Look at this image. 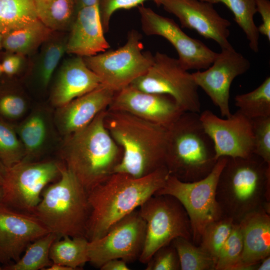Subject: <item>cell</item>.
<instances>
[{
    "label": "cell",
    "mask_w": 270,
    "mask_h": 270,
    "mask_svg": "<svg viewBox=\"0 0 270 270\" xmlns=\"http://www.w3.org/2000/svg\"><path fill=\"white\" fill-rule=\"evenodd\" d=\"M170 174L165 166L139 178L116 172L88 190L90 213L86 238L90 241L104 235L114 224L155 194Z\"/></svg>",
    "instance_id": "obj_1"
},
{
    "label": "cell",
    "mask_w": 270,
    "mask_h": 270,
    "mask_svg": "<svg viewBox=\"0 0 270 270\" xmlns=\"http://www.w3.org/2000/svg\"><path fill=\"white\" fill-rule=\"evenodd\" d=\"M104 125L122 148L115 172L142 177L164 166L167 128L126 112L106 110Z\"/></svg>",
    "instance_id": "obj_2"
},
{
    "label": "cell",
    "mask_w": 270,
    "mask_h": 270,
    "mask_svg": "<svg viewBox=\"0 0 270 270\" xmlns=\"http://www.w3.org/2000/svg\"><path fill=\"white\" fill-rule=\"evenodd\" d=\"M106 110L100 112L84 128L67 136L64 148L65 166L86 191L114 173L122 158V148L105 126Z\"/></svg>",
    "instance_id": "obj_3"
},
{
    "label": "cell",
    "mask_w": 270,
    "mask_h": 270,
    "mask_svg": "<svg viewBox=\"0 0 270 270\" xmlns=\"http://www.w3.org/2000/svg\"><path fill=\"white\" fill-rule=\"evenodd\" d=\"M168 129L164 166L170 174L184 182L206 176L218 160L200 114L184 112Z\"/></svg>",
    "instance_id": "obj_4"
},
{
    "label": "cell",
    "mask_w": 270,
    "mask_h": 270,
    "mask_svg": "<svg viewBox=\"0 0 270 270\" xmlns=\"http://www.w3.org/2000/svg\"><path fill=\"white\" fill-rule=\"evenodd\" d=\"M90 213L86 190L64 165L58 180L44 189L32 214L58 238H86Z\"/></svg>",
    "instance_id": "obj_5"
},
{
    "label": "cell",
    "mask_w": 270,
    "mask_h": 270,
    "mask_svg": "<svg viewBox=\"0 0 270 270\" xmlns=\"http://www.w3.org/2000/svg\"><path fill=\"white\" fill-rule=\"evenodd\" d=\"M270 164L252 154L228 158L219 177L216 197L221 208L233 217L254 210L270 184Z\"/></svg>",
    "instance_id": "obj_6"
},
{
    "label": "cell",
    "mask_w": 270,
    "mask_h": 270,
    "mask_svg": "<svg viewBox=\"0 0 270 270\" xmlns=\"http://www.w3.org/2000/svg\"><path fill=\"white\" fill-rule=\"evenodd\" d=\"M228 157H220L212 171L204 178L184 182L170 174L156 194H168L176 198L184 208L190 220L192 236L200 240L206 228L222 218V210L216 200L218 183Z\"/></svg>",
    "instance_id": "obj_7"
},
{
    "label": "cell",
    "mask_w": 270,
    "mask_h": 270,
    "mask_svg": "<svg viewBox=\"0 0 270 270\" xmlns=\"http://www.w3.org/2000/svg\"><path fill=\"white\" fill-rule=\"evenodd\" d=\"M146 224L144 243L139 261L146 264L159 248L178 237L190 240L188 216L181 204L168 194H154L138 208Z\"/></svg>",
    "instance_id": "obj_8"
},
{
    "label": "cell",
    "mask_w": 270,
    "mask_h": 270,
    "mask_svg": "<svg viewBox=\"0 0 270 270\" xmlns=\"http://www.w3.org/2000/svg\"><path fill=\"white\" fill-rule=\"evenodd\" d=\"M143 50L141 35L132 30L122 46L83 58L102 84L116 92L130 86L152 66L154 55Z\"/></svg>",
    "instance_id": "obj_9"
},
{
    "label": "cell",
    "mask_w": 270,
    "mask_h": 270,
    "mask_svg": "<svg viewBox=\"0 0 270 270\" xmlns=\"http://www.w3.org/2000/svg\"><path fill=\"white\" fill-rule=\"evenodd\" d=\"M61 167L54 161L30 162L26 160L4 166L0 178V202L32 214L44 189L60 176Z\"/></svg>",
    "instance_id": "obj_10"
},
{
    "label": "cell",
    "mask_w": 270,
    "mask_h": 270,
    "mask_svg": "<svg viewBox=\"0 0 270 270\" xmlns=\"http://www.w3.org/2000/svg\"><path fill=\"white\" fill-rule=\"evenodd\" d=\"M141 90L171 96L184 112L200 113L198 86L178 58L156 52L148 70L130 84Z\"/></svg>",
    "instance_id": "obj_11"
},
{
    "label": "cell",
    "mask_w": 270,
    "mask_h": 270,
    "mask_svg": "<svg viewBox=\"0 0 270 270\" xmlns=\"http://www.w3.org/2000/svg\"><path fill=\"white\" fill-rule=\"evenodd\" d=\"M146 232V222L138 208L114 224L102 236L88 240V262L100 268L112 259L127 263L138 260Z\"/></svg>",
    "instance_id": "obj_12"
},
{
    "label": "cell",
    "mask_w": 270,
    "mask_h": 270,
    "mask_svg": "<svg viewBox=\"0 0 270 270\" xmlns=\"http://www.w3.org/2000/svg\"><path fill=\"white\" fill-rule=\"evenodd\" d=\"M138 9L144 33L162 36L170 42L178 52L180 64L186 70H200L210 66L217 52L202 41L187 35L172 19L142 5Z\"/></svg>",
    "instance_id": "obj_13"
},
{
    "label": "cell",
    "mask_w": 270,
    "mask_h": 270,
    "mask_svg": "<svg viewBox=\"0 0 270 270\" xmlns=\"http://www.w3.org/2000/svg\"><path fill=\"white\" fill-rule=\"evenodd\" d=\"M200 118L213 142L217 160L222 156L246 158L254 154L252 120L239 110L226 118L207 110L200 114Z\"/></svg>",
    "instance_id": "obj_14"
},
{
    "label": "cell",
    "mask_w": 270,
    "mask_h": 270,
    "mask_svg": "<svg viewBox=\"0 0 270 270\" xmlns=\"http://www.w3.org/2000/svg\"><path fill=\"white\" fill-rule=\"evenodd\" d=\"M221 49L210 66L204 71L192 72V75L198 87L218 108L221 116L228 118L232 114L229 106L231 84L236 77L249 70L250 64L232 46Z\"/></svg>",
    "instance_id": "obj_15"
},
{
    "label": "cell",
    "mask_w": 270,
    "mask_h": 270,
    "mask_svg": "<svg viewBox=\"0 0 270 270\" xmlns=\"http://www.w3.org/2000/svg\"><path fill=\"white\" fill-rule=\"evenodd\" d=\"M108 110L126 112L167 128L184 112L171 96L130 85L114 92Z\"/></svg>",
    "instance_id": "obj_16"
},
{
    "label": "cell",
    "mask_w": 270,
    "mask_h": 270,
    "mask_svg": "<svg viewBox=\"0 0 270 270\" xmlns=\"http://www.w3.org/2000/svg\"><path fill=\"white\" fill-rule=\"evenodd\" d=\"M213 5L202 0H159L158 6L175 16L182 28L212 40L221 48H229L232 46L228 40L230 22L221 16Z\"/></svg>",
    "instance_id": "obj_17"
},
{
    "label": "cell",
    "mask_w": 270,
    "mask_h": 270,
    "mask_svg": "<svg viewBox=\"0 0 270 270\" xmlns=\"http://www.w3.org/2000/svg\"><path fill=\"white\" fill-rule=\"evenodd\" d=\"M50 232L32 213L18 210L0 202V263L18 260L28 246Z\"/></svg>",
    "instance_id": "obj_18"
},
{
    "label": "cell",
    "mask_w": 270,
    "mask_h": 270,
    "mask_svg": "<svg viewBox=\"0 0 270 270\" xmlns=\"http://www.w3.org/2000/svg\"><path fill=\"white\" fill-rule=\"evenodd\" d=\"M104 34L98 4L81 8L72 23L66 52L84 58L104 52L110 46Z\"/></svg>",
    "instance_id": "obj_19"
},
{
    "label": "cell",
    "mask_w": 270,
    "mask_h": 270,
    "mask_svg": "<svg viewBox=\"0 0 270 270\" xmlns=\"http://www.w3.org/2000/svg\"><path fill=\"white\" fill-rule=\"evenodd\" d=\"M114 92L102 84L60 107L57 120L63 134L68 136L88 124L108 108Z\"/></svg>",
    "instance_id": "obj_20"
},
{
    "label": "cell",
    "mask_w": 270,
    "mask_h": 270,
    "mask_svg": "<svg viewBox=\"0 0 270 270\" xmlns=\"http://www.w3.org/2000/svg\"><path fill=\"white\" fill-rule=\"evenodd\" d=\"M102 85L98 76L76 56L63 66L52 95V103L60 107Z\"/></svg>",
    "instance_id": "obj_21"
},
{
    "label": "cell",
    "mask_w": 270,
    "mask_h": 270,
    "mask_svg": "<svg viewBox=\"0 0 270 270\" xmlns=\"http://www.w3.org/2000/svg\"><path fill=\"white\" fill-rule=\"evenodd\" d=\"M239 226L243 248L237 270L248 269L270 256V216L254 210L244 216Z\"/></svg>",
    "instance_id": "obj_22"
},
{
    "label": "cell",
    "mask_w": 270,
    "mask_h": 270,
    "mask_svg": "<svg viewBox=\"0 0 270 270\" xmlns=\"http://www.w3.org/2000/svg\"><path fill=\"white\" fill-rule=\"evenodd\" d=\"M52 30L39 20L3 36L2 47L18 55L35 50L50 38Z\"/></svg>",
    "instance_id": "obj_23"
},
{
    "label": "cell",
    "mask_w": 270,
    "mask_h": 270,
    "mask_svg": "<svg viewBox=\"0 0 270 270\" xmlns=\"http://www.w3.org/2000/svg\"><path fill=\"white\" fill-rule=\"evenodd\" d=\"M88 240L85 237L64 236L52 244L50 257L53 263L67 266L72 270L88 262Z\"/></svg>",
    "instance_id": "obj_24"
},
{
    "label": "cell",
    "mask_w": 270,
    "mask_h": 270,
    "mask_svg": "<svg viewBox=\"0 0 270 270\" xmlns=\"http://www.w3.org/2000/svg\"><path fill=\"white\" fill-rule=\"evenodd\" d=\"M38 19L52 30L72 26L77 9L74 0H34Z\"/></svg>",
    "instance_id": "obj_25"
},
{
    "label": "cell",
    "mask_w": 270,
    "mask_h": 270,
    "mask_svg": "<svg viewBox=\"0 0 270 270\" xmlns=\"http://www.w3.org/2000/svg\"><path fill=\"white\" fill-rule=\"evenodd\" d=\"M38 20L34 0H0V33L2 36Z\"/></svg>",
    "instance_id": "obj_26"
},
{
    "label": "cell",
    "mask_w": 270,
    "mask_h": 270,
    "mask_svg": "<svg viewBox=\"0 0 270 270\" xmlns=\"http://www.w3.org/2000/svg\"><path fill=\"white\" fill-rule=\"evenodd\" d=\"M58 238L49 232L30 244L20 259L12 264H6L5 270H39L45 269L52 262L50 257V246Z\"/></svg>",
    "instance_id": "obj_27"
},
{
    "label": "cell",
    "mask_w": 270,
    "mask_h": 270,
    "mask_svg": "<svg viewBox=\"0 0 270 270\" xmlns=\"http://www.w3.org/2000/svg\"><path fill=\"white\" fill-rule=\"evenodd\" d=\"M212 4L222 3L233 14L234 20L242 30L248 41L250 48L258 50L260 34L254 18L256 12L255 0H202Z\"/></svg>",
    "instance_id": "obj_28"
},
{
    "label": "cell",
    "mask_w": 270,
    "mask_h": 270,
    "mask_svg": "<svg viewBox=\"0 0 270 270\" xmlns=\"http://www.w3.org/2000/svg\"><path fill=\"white\" fill-rule=\"evenodd\" d=\"M235 105L246 116L252 120L270 116V77L253 90L237 94Z\"/></svg>",
    "instance_id": "obj_29"
},
{
    "label": "cell",
    "mask_w": 270,
    "mask_h": 270,
    "mask_svg": "<svg viewBox=\"0 0 270 270\" xmlns=\"http://www.w3.org/2000/svg\"><path fill=\"white\" fill-rule=\"evenodd\" d=\"M171 244L178 255L182 270H212L215 268L212 256L201 246H196L189 240L178 237Z\"/></svg>",
    "instance_id": "obj_30"
},
{
    "label": "cell",
    "mask_w": 270,
    "mask_h": 270,
    "mask_svg": "<svg viewBox=\"0 0 270 270\" xmlns=\"http://www.w3.org/2000/svg\"><path fill=\"white\" fill-rule=\"evenodd\" d=\"M18 133L26 156L38 152L46 140L47 126L44 118L40 114H32L20 126Z\"/></svg>",
    "instance_id": "obj_31"
},
{
    "label": "cell",
    "mask_w": 270,
    "mask_h": 270,
    "mask_svg": "<svg viewBox=\"0 0 270 270\" xmlns=\"http://www.w3.org/2000/svg\"><path fill=\"white\" fill-rule=\"evenodd\" d=\"M234 226L230 217L221 218L209 224L204 229L200 246L214 258L215 263L218 255L230 236Z\"/></svg>",
    "instance_id": "obj_32"
},
{
    "label": "cell",
    "mask_w": 270,
    "mask_h": 270,
    "mask_svg": "<svg viewBox=\"0 0 270 270\" xmlns=\"http://www.w3.org/2000/svg\"><path fill=\"white\" fill-rule=\"evenodd\" d=\"M25 156L24 148L16 133L0 120V162L8 167L24 160Z\"/></svg>",
    "instance_id": "obj_33"
},
{
    "label": "cell",
    "mask_w": 270,
    "mask_h": 270,
    "mask_svg": "<svg viewBox=\"0 0 270 270\" xmlns=\"http://www.w3.org/2000/svg\"><path fill=\"white\" fill-rule=\"evenodd\" d=\"M243 248L241 230L239 224L234 228L220 249L215 263L216 270H237Z\"/></svg>",
    "instance_id": "obj_34"
},
{
    "label": "cell",
    "mask_w": 270,
    "mask_h": 270,
    "mask_svg": "<svg viewBox=\"0 0 270 270\" xmlns=\"http://www.w3.org/2000/svg\"><path fill=\"white\" fill-rule=\"evenodd\" d=\"M66 50V41L58 38L48 40L43 52L40 65L39 77L44 86H47L50 83L53 73Z\"/></svg>",
    "instance_id": "obj_35"
},
{
    "label": "cell",
    "mask_w": 270,
    "mask_h": 270,
    "mask_svg": "<svg viewBox=\"0 0 270 270\" xmlns=\"http://www.w3.org/2000/svg\"><path fill=\"white\" fill-rule=\"evenodd\" d=\"M254 154L270 164V116L252 120Z\"/></svg>",
    "instance_id": "obj_36"
},
{
    "label": "cell",
    "mask_w": 270,
    "mask_h": 270,
    "mask_svg": "<svg viewBox=\"0 0 270 270\" xmlns=\"http://www.w3.org/2000/svg\"><path fill=\"white\" fill-rule=\"evenodd\" d=\"M146 264V270H180L178 255L172 244L157 250Z\"/></svg>",
    "instance_id": "obj_37"
},
{
    "label": "cell",
    "mask_w": 270,
    "mask_h": 270,
    "mask_svg": "<svg viewBox=\"0 0 270 270\" xmlns=\"http://www.w3.org/2000/svg\"><path fill=\"white\" fill-rule=\"evenodd\" d=\"M147 0H100L98 6L104 33L109 29L113 14L119 10H128L142 5ZM158 6L159 0H152Z\"/></svg>",
    "instance_id": "obj_38"
},
{
    "label": "cell",
    "mask_w": 270,
    "mask_h": 270,
    "mask_svg": "<svg viewBox=\"0 0 270 270\" xmlns=\"http://www.w3.org/2000/svg\"><path fill=\"white\" fill-rule=\"evenodd\" d=\"M26 106L24 99L21 96L8 94L0 98V113L10 118H18L25 112Z\"/></svg>",
    "instance_id": "obj_39"
},
{
    "label": "cell",
    "mask_w": 270,
    "mask_h": 270,
    "mask_svg": "<svg viewBox=\"0 0 270 270\" xmlns=\"http://www.w3.org/2000/svg\"><path fill=\"white\" fill-rule=\"evenodd\" d=\"M256 12L261 16L262 23L258 27L260 34L266 36L270 42V1L255 0Z\"/></svg>",
    "instance_id": "obj_40"
},
{
    "label": "cell",
    "mask_w": 270,
    "mask_h": 270,
    "mask_svg": "<svg viewBox=\"0 0 270 270\" xmlns=\"http://www.w3.org/2000/svg\"><path fill=\"white\" fill-rule=\"evenodd\" d=\"M22 64L21 58L18 54L6 56L1 64L2 73L11 76L19 70Z\"/></svg>",
    "instance_id": "obj_41"
},
{
    "label": "cell",
    "mask_w": 270,
    "mask_h": 270,
    "mask_svg": "<svg viewBox=\"0 0 270 270\" xmlns=\"http://www.w3.org/2000/svg\"><path fill=\"white\" fill-rule=\"evenodd\" d=\"M101 270H130L127 262L124 260L116 258L105 262L100 268Z\"/></svg>",
    "instance_id": "obj_42"
},
{
    "label": "cell",
    "mask_w": 270,
    "mask_h": 270,
    "mask_svg": "<svg viewBox=\"0 0 270 270\" xmlns=\"http://www.w3.org/2000/svg\"><path fill=\"white\" fill-rule=\"evenodd\" d=\"M77 10L81 8L98 4L100 0H74Z\"/></svg>",
    "instance_id": "obj_43"
},
{
    "label": "cell",
    "mask_w": 270,
    "mask_h": 270,
    "mask_svg": "<svg viewBox=\"0 0 270 270\" xmlns=\"http://www.w3.org/2000/svg\"><path fill=\"white\" fill-rule=\"evenodd\" d=\"M258 268V270H270V258L268 256L264 258L261 262Z\"/></svg>",
    "instance_id": "obj_44"
},
{
    "label": "cell",
    "mask_w": 270,
    "mask_h": 270,
    "mask_svg": "<svg viewBox=\"0 0 270 270\" xmlns=\"http://www.w3.org/2000/svg\"><path fill=\"white\" fill-rule=\"evenodd\" d=\"M45 270H72L70 268L58 264L52 263Z\"/></svg>",
    "instance_id": "obj_45"
},
{
    "label": "cell",
    "mask_w": 270,
    "mask_h": 270,
    "mask_svg": "<svg viewBox=\"0 0 270 270\" xmlns=\"http://www.w3.org/2000/svg\"><path fill=\"white\" fill-rule=\"evenodd\" d=\"M3 36L0 33V50L2 48Z\"/></svg>",
    "instance_id": "obj_46"
},
{
    "label": "cell",
    "mask_w": 270,
    "mask_h": 270,
    "mask_svg": "<svg viewBox=\"0 0 270 270\" xmlns=\"http://www.w3.org/2000/svg\"><path fill=\"white\" fill-rule=\"evenodd\" d=\"M4 166L0 162V178Z\"/></svg>",
    "instance_id": "obj_47"
},
{
    "label": "cell",
    "mask_w": 270,
    "mask_h": 270,
    "mask_svg": "<svg viewBox=\"0 0 270 270\" xmlns=\"http://www.w3.org/2000/svg\"><path fill=\"white\" fill-rule=\"evenodd\" d=\"M2 73L1 64H0V74Z\"/></svg>",
    "instance_id": "obj_48"
},
{
    "label": "cell",
    "mask_w": 270,
    "mask_h": 270,
    "mask_svg": "<svg viewBox=\"0 0 270 270\" xmlns=\"http://www.w3.org/2000/svg\"><path fill=\"white\" fill-rule=\"evenodd\" d=\"M1 199H2V192H1V189L0 188V202L1 201Z\"/></svg>",
    "instance_id": "obj_49"
},
{
    "label": "cell",
    "mask_w": 270,
    "mask_h": 270,
    "mask_svg": "<svg viewBox=\"0 0 270 270\" xmlns=\"http://www.w3.org/2000/svg\"><path fill=\"white\" fill-rule=\"evenodd\" d=\"M2 270V268L0 266V270Z\"/></svg>",
    "instance_id": "obj_50"
}]
</instances>
